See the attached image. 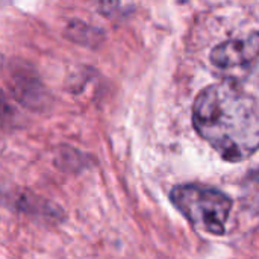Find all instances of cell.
I'll use <instances>...</instances> for the list:
<instances>
[{
    "instance_id": "obj_1",
    "label": "cell",
    "mask_w": 259,
    "mask_h": 259,
    "mask_svg": "<svg viewBox=\"0 0 259 259\" xmlns=\"http://www.w3.org/2000/svg\"><path fill=\"white\" fill-rule=\"evenodd\" d=\"M193 126L225 161L241 162L259 149V102L232 82L212 83L193 103Z\"/></svg>"
},
{
    "instance_id": "obj_2",
    "label": "cell",
    "mask_w": 259,
    "mask_h": 259,
    "mask_svg": "<svg viewBox=\"0 0 259 259\" xmlns=\"http://www.w3.org/2000/svg\"><path fill=\"white\" fill-rule=\"evenodd\" d=\"M170 200L196 229L211 235L226 232L232 211V199L226 193L203 184H184L170 191Z\"/></svg>"
},
{
    "instance_id": "obj_3",
    "label": "cell",
    "mask_w": 259,
    "mask_h": 259,
    "mask_svg": "<svg viewBox=\"0 0 259 259\" xmlns=\"http://www.w3.org/2000/svg\"><path fill=\"white\" fill-rule=\"evenodd\" d=\"M259 58V32L246 38L228 39L215 46L209 55L214 67L225 71H247Z\"/></svg>"
},
{
    "instance_id": "obj_4",
    "label": "cell",
    "mask_w": 259,
    "mask_h": 259,
    "mask_svg": "<svg viewBox=\"0 0 259 259\" xmlns=\"http://www.w3.org/2000/svg\"><path fill=\"white\" fill-rule=\"evenodd\" d=\"M67 36L71 41H76L79 44H85V46H94L97 42V36H102V32L99 29H94L91 26H88L87 23L82 21H70L68 27H67Z\"/></svg>"
}]
</instances>
